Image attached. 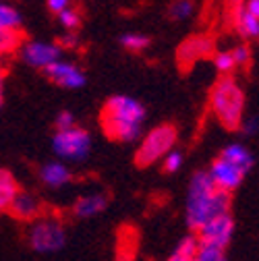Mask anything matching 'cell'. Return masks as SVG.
Returning <instances> with one entry per match:
<instances>
[{
  "label": "cell",
  "instance_id": "1",
  "mask_svg": "<svg viewBox=\"0 0 259 261\" xmlns=\"http://www.w3.org/2000/svg\"><path fill=\"white\" fill-rule=\"evenodd\" d=\"M230 210V193L220 191L205 170H199L191 176L187 191V224L193 230H199L210 220L228 214Z\"/></svg>",
  "mask_w": 259,
  "mask_h": 261
},
{
  "label": "cell",
  "instance_id": "2",
  "mask_svg": "<svg viewBox=\"0 0 259 261\" xmlns=\"http://www.w3.org/2000/svg\"><path fill=\"white\" fill-rule=\"evenodd\" d=\"M145 108L131 95H112L100 112L102 130L114 141H135L143 133Z\"/></svg>",
  "mask_w": 259,
  "mask_h": 261
},
{
  "label": "cell",
  "instance_id": "3",
  "mask_svg": "<svg viewBox=\"0 0 259 261\" xmlns=\"http://www.w3.org/2000/svg\"><path fill=\"white\" fill-rule=\"evenodd\" d=\"M210 110L226 128H239L245 120V93L232 77H222L210 93Z\"/></svg>",
  "mask_w": 259,
  "mask_h": 261
},
{
  "label": "cell",
  "instance_id": "4",
  "mask_svg": "<svg viewBox=\"0 0 259 261\" xmlns=\"http://www.w3.org/2000/svg\"><path fill=\"white\" fill-rule=\"evenodd\" d=\"M174 143H176V128L172 124H158L143 137L135 162L139 166H151L156 162L164 160V155L174 149Z\"/></svg>",
  "mask_w": 259,
  "mask_h": 261
},
{
  "label": "cell",
  "instance_id": "5",
  "mask_svg": "<svg viewBox=\"0 0 259 261\" xmlns=\"http://www.w3.org/2000/svg\"><path fill=\"white\" fill-rule=\"evenodd\" d=\"M67 241V232L60 220L52 216H40L36 222H31L29 232H27V243L29 247L38 253H54L64 247Z\"/></svg>",
  "mask_w": 259,
  "mask_h": 261
},
{
  "label": "cell",
  "instance_id": "6",
  "mask_svg": "<svg viewBox=\"0 0 259 261\" xmlns=\"http://www.w3.org/2000/svg\"><path fill=\"white\" fill-rule=\"evenodd\" d=\"M52 149L60 162H79L87 158L91 149V137L85 128L73 126L67 130H56L52 137Z\"/></svg>",
  "mask_w": 259,
  "mask_h": 261
},
{
  "label": "cell",
  "instance_id": "7",
  "mask_svg": "<svg viewBox=\"0 0 259 261\" xmlns=\"http://www.w3.org/2000/svg\"><path fill=\"white\" fill-rule=\"evenodd\" d=\"M235 234V220L230 214H222L208 224H203L197 230V241L203 247H214V249H226L232 241Z\"/></svg>",
  "mask_w": 259,
  "mask_h": 261
},
{
  "label": "cell",
  "instance_id": "8",
  "mask_svg": "<svg viewBox=\"0 0 259 261\" xmlns=\"http://www.w3.org/2000/svg\"><path fill=\"white\" fill-rule=\"evenodd\" d=\"M19 50H21L23 62L29 64L31 69H40V71H46L50 64H54L56 60L62 58V48L52 42H38V40L27 42Z\"/></svg>",
  "mask_w": 259,
  "mask_h": 261
},
{
  "label": "cell",
  "instance_id": "9",
  "mask_svg": "<svg viewBox=\"0 0 259 261\" xmlns=\"http://www.w3.org/2000/svg\"><path fill=\"white\" fill-rule=\"evenodd\" d=\"M48 75L50 81H54L56 85L64 87V89H81L87 81L85 73L77 67L75 62H69V60H56L54 64H50V67L44 71Z\"/></svg>",
  "mask_w": 259,
  "mask_h": 261
},
{
  "label": "cell",
  "instance_id": "10",
  "mask_svg": "<svg viewBox=\"0 0 259 261\" xmlns=\"http://www.w3.org/2000/svg\"><path fill=\"white\" fill-rule=\"evenodd\" d=\"M208 174H210L212 182L220 191H224V193H232L235 189H239L241 182H243V178H245V174L239 168H235L232 164H228V162L222 160V158L214 160V164L210 166Z\"/></svg>",
  "mask_w": 259,
  "mask_h": 261
},
{
  "label": "cell",
  "instance_id": "11",
  "mask_svg": "<svg viewBox=\"0 0 259 261\" xmlns=\"http://www.w3.org/2000/svg\"><path fill=\"white\" fill-rule=\"evenodd\" d=\"M214 52V42L205 36H193L189 40H185L180 46H178V52H176V58L180 62V67H191L195 64L197 60L210 56Z\"/></svg>",
  "mask_w": 259,
  "mask_h": 261
},
{
  "label": "cell",
  "instance_id": "12",
  "mask_svg": "<svg viewBox=\"0 0 259 261\" xmlns=\"http://www.w3.org/2000/svg\"><path fill=\"white\" fill-rule=\"evenodd\" d=\"M17 220L21 222H36L42 214V201L36 197L34 193H27V191H19V195L15 197V201L11 203L9 210Z\"/></svg>",
  "mask_w": 259,
  "mask_h": 261
},
{
  "label": "cell",
  "instance_id": "13",
  "mask_svg": "<svg viewBox=\"0 0 259 261\" xmlns=\"http://www.w3.org/2000/svg\"><path fill=\"white\" fill-rule=\"evenodd\" d=\"M71 178H73V174H71L69 166L64 164V162H60V160L48 162V164H44L40 168V180L50 189H60V187L67 185Z\"/></svg>",
  "mask_w": 259,
  "mask_h": 261
},
{
  "label": "cell",
  "instance_id": "14",
  "mask_svg": "<svg viewBox=\"0 0 259 261\" xmlns=\"http://www.w3.org/2000/svg\"><path fill=\"white\" fill-rule=\"evenodd\" d=\"M108 205V197L104 193H87L75 201L73 205V214L77 218H93L106 210Z\"/></svg>",
  "mask_w": 259,
  "mask_h": 261
},
{
  "label": "cell",
  "instance_id": "15",
  "mask_svg": "<svg viewBox=\"0 0 259 261\" xmlns=\"http://www.w3.org/2000/svg\"><path fill=\"white\" fill-rule=\"evenodd\" d=\"M220 158L226 160L228 164H232L235 168H239L243 174H247L251 170V166H253V155L243 143H228L222 149Z\"/></svg>",
  "mask_w": 259,
  "mask_h": 261
},
{
  "label": "cell",
  "instance_id": "16",
  "mask_svg": "<svg viewBox=\"0 0 259 261\" xmlns=\"http://www.w3.org/2000/svg\"><path fill=\"white\" fill-rule=\"evenodd\" d=\"M17 195H19V185L15 176L0 168V212H9Z\"/></svg>",
  "mask_w": 259,
  "mask_h": 261
},
{
  "label": "cell",
  "instance_id": "17",
  "mask_svg": "<svg viewBox=\"0 0 259 261\" xmlns=\"http://www.w3.org/2000/svg\"><path fill=\"white\" fill-rule=\"evenodd\" d=\"M237 29L243 38H259V19H255L253 15H249L245 9L237 11Z\"/></svg>",
  "mask_w": 259,
  "mask_h": 261
},
{
  "label": "cell",
  "instance_id": "18",
  "mask_svg": "<svg viewBox=\"0 0 259 261\" xmlns=\"http://www.w3.org/2000/svg\"><path fill=\"white\" fill-rule=\"evenodd\" d=\"M197 249H199L197 237H185V239L176 245V249L172 251V255H170L168 261H193V257H195Z\"/></svg>",
  "mask_w": 259,
  "mask_h": 261
},
{
  "label": "cell",
  "instance_id": "19",
  "mask_svg": "<svg viewBox=\"0 0 259 261\" xmlns=\"http://www.w3.org/2000/svg\"><path fill=\"white\" fill-rule=\"evenodd\" d=\"M19 25H21L19 11L13 5H9L7 0L0 3V31L3 29H19Z\"/></svg>",
  "mask_w": 259,
  "mask_h": 261
},
{
  "label": "cell",
  "instance_id": "20",
  "mask_svg": "<svg viewBox=\"0 0 259 261\" xmlns=\"http://www.w3.org/2000/svg\"><path fill=\"white\" fill-rule=\"evenodd\" d=\"M21 44V34L19 29H3L0 31V56L3 54H11L15 50H19Z\"/></svg>",
  "mask_w": 259,
  "mask_h": 261
},
{
  "label": "cell",
  "instance_id": "21",
  "mask_svg": "<svg viewBox=\"0 0 259 261\" xmlns=\"http://www.w3.org/2000/svg\"><path fill=\"white\" fill-rule=\"evenodd\" d=\"M120 44L128 50V52H143L149 46V38L143 34H124L120 38Z\"/></svg>",
  "mask_w": 259,
  "mask_h": 261
},
{
  "label": "cell",
  "instance_id": "22",
  "mask_svg": "<svg viewBox=\"0 0 259 261\" xmlns=\"http://www.w3.org/2000/svg\"><path fill=\"white\" fill-rule=\"evenodd\" d=\"M193 13V0H174L168 7V17L172 21H183Z\"/></svg>",
  "mask_w": 259,
  "mask_h": 261
},
{
  "label": "cell",
  "instance_id": "23",
  "mask_svg": "<svg viewBox=\"0 0 259 261\" xmlns=\"http://www.w3.org/2000/svg\"><path fill=\"white\" fill-rule=\"evenodd\" d=\"M214 64H216V69L226 77L230 71H235L237 69V62H235V58H232V54H230V50H226V52H218L216 56H214Z\"/></svg>",
  "mask_w": 259,
  "mask_h": 261
},
{
  "label": "cell",
  "instance_id": "24",
  "mask_svg": "<svg viewBox=\"0 0 259 261\" xmlns=\"http://www.w3.org/2000/svg\"><path fill=\"white\" fill-rule=\"evenodd\" d=\"M193 261H226V253L222 249H214V247H203L199 245Z\"/></svg>",
  "mask_w": 259,
  "mask_h": 261
},
{
  "label": "cell",
  "instance_id": "25",
  "mask_svg": "<svg viewBox=\"0 0 259 261\" xmlns=\"http://www.w3.org/2000/svg\"><path fill=\"white\" fill-rule=\"evenodd\" d=\"M183 162H185L183 153L178 149H172V151H168L164 155V160H162V166H164L166 172H178L183 168Z\"/></svg>",
  "mask_w": 259,
  "mask_h": 261
},
{
  "label": "cell",
  "instance_id": "26",
  "mask_svg": "<svg viewBox=\"0 0 259 261\" xmlns=\"http://www.w3.org/2000/svg\"><path fill=\"white\" fill-rule=\"evenodd\" d=\"M58 23H60L64 29L73 31V29H77V27H79L81 17H79V13H77V11L71 7V9H67L64 13H60V15H58Z\"/></svg>",
  "mask_w": 259,
  "mask_h": 261
},
{
  "label": "cell",
  "instance_id": "27",
  "mask_svg": "<svg viewBox=\"0 0 259 261\" xmlns=\"http://www.w3.org/2000/svg\"><path fill=\"white\" fill-rule=\"evenodd\" d=\"M75 126V116L71 112H60L56 116V130H67Z\"/></svg>",
  "mask_w": 259,
  "mask_h": 261
},
{
  "label": "cell",
  "instance_id": "28",
  "mask_svg": "<svg viewBox=\"0 0 259 261\" xmlns=\"http://www.w3.org/2000/svg\"><path fill=\"white\" fill-rule=\"evenodd\" d=\"M230 54H232V58H235V62H237V67H243V64L249 62V50H247L245 46H237V48H232Z\"/></svg>",
  "mask_w": 259,
  "mask_h": 261
},
{
  "label": "cell",
  "instance_id": "29",
  "mask_svg": "<svg viewBox=\"0 0 259 261\" xmlns=\"http://www.w3.org/2000/svg\"><path fill=\"white\" fill-rule=\"evenodd\" d=\"M48 9L56 15H60L67 9H71V0H48Z\"/></svg>",
  "mask_w": 259,
  "mask_h": 261
},
{
  "label": "cell",
  "instance_id": "30",
  "mask_svg": "<svg viewBox=\"0 0 259 261\" xmlns=\"http://www.w3.org/2000/svg\"><path fill=\"white\" fill-rule=\"evenodd\" d=\"M243 130L245 133H249V135H253L255 130H259V116H251V118H247V120H243Z\"/></svg>",
  "mask_w": 259,
  "mask_h": 261
},
{
  "label": "cell",
  "instance_id": "31",
  "mask_svg": "<svg viewBox=\"0 0 259 261\" xmlns=\"http://www.w3.org/2000/svg\"><path fill=\"white\" fill-rule=\"evenodd\" d=\"M245 11H247L249 15H253L255 19H259V0H247Z\"/></svg>",
  "mask_w": 259,
  "mask_h": 261
},
{
  "label": "cell",
  "instance_id": "32",
  "mask_svg": "<svg viewBox=\"0 0 259 261\" xmlns=\"http://www.w3.org/2000/svg\"><path fill=\"white\" fill-rule=\"evenodd\" d=\"M3 100H5V75L0 73V106H3Z\"/></svg>",
  "mask_w": 259,
  "mask_h": 261
},
{
  "label": "cell",
  "instance_id": "33",
  "mask_svg": "<svg viewBox=\"0 0 259 261\" xmlns=\"http://www.w3.org/2000/svg\"><path fill=\"white\" fill-rule=\"evenodd\" d=\"M241 3H243V0H230V5L232 7H239V9H241Z\"/></svg>",
  "mask_w": 259,
  "mask_h": 261
},
{
  "label": "cell",
  "instance_id": "34",
  "mask_svg": "<svg viewBox=\"0 0 259 261\" xmlns=\"http://www.w3.org/2000/svg\"><path fill=\"white\" fill-rule=\"evenodd\" d=\"M0 3H5V0H0Z\"/></svg>",
  "mask_w": 259,
  "mask_h": 261
}]
</instances>
